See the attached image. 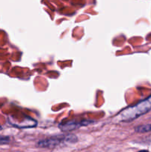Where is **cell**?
<instances>
[{
	"mask_svg": "<svg viewBox=\"0 0 151 152\" xmlns=\"http://www.w3.org/2000/svg\"><path fill=\"white\" fill-rule=\"evenodd\" d=\"M9 141H10V138L7 137L0 136V145L8 143Z\"/></svg>",
	"mask_w": 151,
	"mask_h": 152,
	"instance_id": "cell-4",
	"label": "cell"
},
{
	"mask_svg": "<svg viewBox=\"0 0 151 152\" xmlns=\"http://www.w3.org/2000/svg\"><path fill=\"white\" fill-rule=\"evenodd\" d=\"M151 110V96L139 103L123 110L115 117L117 122H130Z\"/></svg>",
	"mask_w": 151,
	"mask_h": 152,
	"instance_id": "cell-1",
	"label": "cell"
},
{
	"mask_svg": "<svg viewBox=\"0 0 151 152\" xmlns=\"http://www.w3.org/2000/svg\"><path fill=\"white\" fill-rule=\"evenodd\" d=\"M151 131V125L147 126H142L136 128V132H147Z\"/></svg>",
	"mask_w": 151,
	"mask_h": 152,
	"instance_id": "cell-3",
	"label": "cell"
},
{
	"mask_svg": "<svg viewBox=\"0 0 151 152\" xmlns=\"http://www.w3.org/2000/svg\"><path fill=\"white\" fill-rule=\"evenodd\" d=\"M139 152H148V151H146V150H142V151H139Z\"/></svg>",
	"mask_w": 151,
	"mask_h": 152,
	"instance_id": "cell-5",
	"label": "cell"
},
{
	"mask_svg": "<svg viewBox=\"0 0 151 152\" xmlns=\"http://www.w3.org/2000/svg\"><path fill=\"white\" fill-rule=\"evenodd\" d=\"M1 129H2V128H1V125H0V131H1Z\"/></svg>",
	"mask_w": 151,
	"mask_h": 152,
	"instance_id": "cell-6",
	"label": "cell"
},
{
	"mask_svg": "<svg viewBox=\"0 0 151 152\" xmlns=\"http://www.w3.org/2000/svg\"><path fill=\"white\" fill-rule=\"evenodd\" d=\"M88 121H81V122H68V123H65V124L62 125L61 126L62 130L65 131H71L75 129H78V128L81 127L82 126H87V124H88Z\"/></svg>",
	"mask_w": 151,
	"mask_h": 152,
	"instance_id": "cell-2",
	"label": "cell"
}]
</instances>
